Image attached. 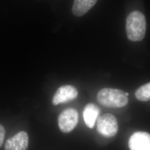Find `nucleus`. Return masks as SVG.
<instances>
[{
  "label": "nucleus",
  "mask_w": 150,
  "mask_h": 150,
  "mask_svg": "<svg viewBox=\"0 0 150 150\" xmlns=\"http://www.w3.org/2000/svg\"><path fill=\"white\" fill-rule=\"evenodd\" d=\"M126 30L127 36L130 41H142L145 38L146 31L145 15L140 11L131 12L127 17Z\"/></svg>",
  "instance_id": "1"
},
{
  "label": "nucleus",
  "mask_w": 150,
  "mask_h": 150,
  "mask_svg": "<svg viewBox=\"0 0 150 150\" xmlns=\"http://www.w3.org/2000/svg\"><path fill=\"white\" fill-rule=\"evenodd\" d=\"M97 100L103 106L108 108H121L129 102L125 92L118 89L105 88L97 93Z\"/></svg>",
  "instance_id": "2"
},
{
  "label": "nucleus",
  "mask_w": 150,
  "mask_h": 150,
  "mask_svg": "<svg viewBox=\"0 0 150 150\" xmlns=\"http://www.w3.org/2000/svg\"><path fill=\"white\" fill-rule=\"evenodd\" d=\"M97 129L98 133L105 137H112L118 131V123L115 116L106 113L100 117L97 122Z\"/></svg>",
  "instance_id": "3"
},
{
  "label": "nucleus",
  "mask_w": 150,
  "mask_h": 150,
  "mask_svg": "<svg viewBox=\"0 0 150 150\" xmlns=\"http://www.w3.org/2000/svg\"><path fill=\"white\" fill-rule=\"evenodd\" d=\"M79 122V113L74 108H69L59 114L58 125L60 130L69 133L76 127Z\"/></svg>",
  "instance_id": "4"
},
{
  "label": "nucleus",
  "mask_w": 150,
  "mask_h": 150,
  "mask_svg": "<svg viewBox=\"0 0 150 150\" xmlns=\"http://www.w3.org/2000/svg\"><path fill=\"white\" fill-rule=\"evenodd\" d=\"M78 96V91L72 85L61 86L56 92L52 98V103L54 106L60 103L70 102Z\"/></svg>",
  "instance_id": "5"
},
{
  "label": "nucleus",
  "mask_w": 150,
  "mask_h": 150,
  "mask_svg": "<svg viewBox=\"0 0 150 150\" xmlns=\"http://www.w3.org/2000/svg\"><path fill=\"white\" fill-rule=\"evenodd\" d=\"M130 150H150V134L145 132H136L130 137Z\"/></svg>",
  "instance_id": "6"
},
{
  "label": "nucleus",
  "mask_w": 150,
  "mask_h": 150,
  "mask_svg": "<svg viewBox=\"0 0 150 150\" xmlns=\"http://www.w3.org/2000/svg\"><path fill=\"white\" fill-rule=\"evenodd\" d=\"M28 147V136L21 131L8 139L6 142L5 150H27Z\"/></svg>",
  "instance_id": "7"
},
{
  "label": "nucleus",
  "mask_w": 150,
  "mask_h": 150,
  "mask_svg": "<svg viewBox=\"0 0 150 150\" xmlns=\"http://www.w3.org/2000/svg\"><path fill=\"white\" fill-rule=\"evenodd\" d=\"M100 112L98 107L92 103L87 104L83 111V117L86 126L93 129Z\"/></svg>",
  "instance_id": "8"
},
{
  "label": "nucleus",
  "mask_w": 150,
  "mask_h": 150,
  "mask_svg": "<svg viewBox=\"0 0 150 150\" xmlns=\"http://www.w3.org/2000/svg\"><path fill=\"white\" fill-rule=\"evenodd\" d=\"M97 0H74L72 13L76 17L83 16L96 4Z\"/></svg>",
  "instance_id": "9"
},
{
  "label": "nucleus",
  "mask_w": 150,
  "mask_h": 150,
  "mask_svg": "<svg viewBox=\"0 0 150 150\" xmlns=\"http://www.w3.org/2000/svg\"><path fill=\"white\" fill-rule=\"evenodd\" d=\"M136 98L141 101L150 100V82L140 86L135 92Z\"/></svg>",
  "instance_id": "10"
},
{
  "label": "nucleus",
  "mask_w": 150,
  "mask_h": 150,
  "mask_svg": "<svg viewBox=\"0 0 150 150\" xmlns=\"http://www.w3.org/2000/svg\"><path fill=\"white\" fill-rule=\"evenodd\" d=\"M5 136V129L4 127L0 124V147L2 145Z\"/></svg>",
  "instance_id": "11"
},
{
  "label": "nucleus",
  "mask_w": 150,
  "mask_h": 150,
  "mask_svg": "<svg viewBox=\"0 0 150 150\" xmlns=\"http://www.w3.org/2000/svg\"><path fill=\"white\" fill-rule=\"evenodd\" d=\"M125 95H126V96H128L129 95V93H125Z\"/></svg>",
  "instance_id": "12"
}]
</instances>
